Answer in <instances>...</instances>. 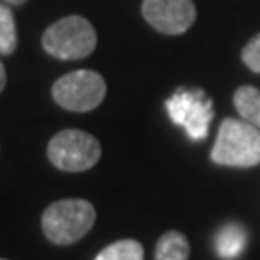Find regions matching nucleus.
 Returning <instances> with one entry per match:
<instances>
[{
  "instance_id": "obj_1",
  "label": "nucleus",
  "mask_w": 260,
  "mask_h": 260,
  "mask_svg": "<svg viewBox=\"0 0 260 260\" xmlns=\"http://www.w3.org/2000/svg\"><path fill=\"white\" fill-rule=\"evenodd\" d=\"M96 220L94 206L85 199H62L43 212V233L54 245H72L93 230Z\"/></svg>"
},
{
  "instance_id": "obj_2",
  "label": "nucleus",
  "mask_w": 260,
  "mask_h": 260,
  "mask_svg": "<svg viewBox=\"0 0 260 260\" xmlns=\"http://www.w3.org/2000/svg\"><path fill=\"white\" fill-rule=\"evenodd\" d=\"M220 166L252 168L260 164V129L245 120L228 118L220 123L218 137L210 152Z\"/></svg>"
},
{
  "instance_id": "obj_3",
  "label": "nucleus",
  "mask_w": 260,
  "mask_h": 260,
  "mask_svg": "<svg viewBox=\"0 0 260 260\" xmlns=\"http://www.w3.org/2000/svg\"><path fill=\"white\" fill-rule=\"evenodd\" d=\"M41 43L58 60H83L96 48V31L83 16H66L45 29Z\"/></svg>"
},
{
  "instance_id": "obj_4",
  "label": "nucleus",
  "mask_w": 260,
  "mask_h": 260,
  "mask_svg": "<svg viewBox=\"0 0 260 260\" xmlns=\"http://www.w3.org/2000/svg\"><path fill=\"white\" fill-rule=\"evenodd\" d=\"M47 156L62 172H87L103 156L99 139L81 129H64L48 141Z\"/></svg>"
},
{
  "instance_id": "obj_5",
  "label": "nucleus",
  "mask_w": 260,
  "mask_h": 260,
  "mask_svg": "<svg viewBox=\"0 0 260 260\" xmlns=\"http://www.w3.org/2000/svg\"><path fill=\"white\" fill-rule=\"evenodd\" d=\"M106 96V81L94 70H77L58 77L52 85L56 104L70 112H91Z\"/></svg>"
},
{
  "instance_id": "obj_6",
  "label": "nucleus",
  "mask_w": 260,
  "mask_h": 260,
  "mask_svg": "<svg viewBox=\"0 0 260 260\" xmlns=\"http://www.w3.org/2000/svg\"><path fill=\"white\" fill-rule=\"evenodd\" d=\"M143 18L164 35H181L195 23L193 0H143Z\"/></svg>"
},
{
  "instance_id": "obj_7",
  "label": "nucleus",
  "mask_w": 260,
  "mask_h": 260,
  "mask_svg": "<svg viewBox=\"0 0 260 260\" xmlns=\"http://www.w3.org/2000/svg\"><path fill=\"white\" fill-rule=\"evenodd\" d=\"M203 93H187L179 91L170 101H168V112L170 118L176 121L177 125H183L193 139H205L208 121L214 118L212 104L206 99L201 101Z\"/></svg>"
},
{
  "instance_id": "obj_8",
  "label": "nucleus",
  "mask_w": 260,
  "mask_h": 260,
  "mask_svg": "<svg viewBox=\"0 0 260 260\" xmlns=\"http://www.w3.org/2000/svg\"><path fill=\"white\" fill-rule=\"evenodd\" d=\"M233 104L245 121L260 129V91L252 85H241L233 94Z\"/></svg>"
},
{
  "instance_id": "obj_9",
  "label": "nucleus",
  "mask_w": 260,
  "mask_h": 260,
  "mask_svg": "<svg viewBox=\"0 0 260 260\" xmlns=\"http://www.w3.org/2000/svg\"><path fill=\"white\" fill-rule=\"evenodd\" d=\"M191 247L183 233L166 232L156 243L154 260H189Z\"/></svg>"
},
{
  "instance_id": "obj_10",
  "label": "nucleus",
  "mask_w": 260,
  "mask_h": 260,
  "mask_svg": "<svg viewBox=\"0 0 260 260\" xmlns=\"http://www.w3.org/2000/svg\"><path fill=\"white\" fill-rule=\"evenodd\" d=\"M247 235L245 230L237 223H228L216 235V251L222 258H235L245 249Z\"/></svg>"
},
{
  "instance_id": "obj_11",
  "label": "nucleus",
  "mask_w": 260,
  "mask_h": 260,
  "mask_svg": "<svg viewBox=\"0 0 260 260\" xmlns=\"http://www.w3.org/2000/svg\"><path fill=\"white\" fill-rule=\"evenodd\" d=\"M145 251L143 245L135 239H121L108 245L106 249L96 254L94 260H143Z\"/></svg>"
},
{
  "instance_id": "obj_12",
  "label": "nucleus",
  "mask_w": 260,
  "mask_h": 260,
  "mask_svg": "<svg viewBox=\"0 0 260 260\" xmlns=\"http://www.w3.org/2000/svg\"><path fill=\"white\" fill-rule=\"evenodd\" d=\"M18 48V29L10 6L0 4V56H12Z\"/></svg>"
},
{
  "instance_id": "obj_13",
  "label": "nucleus",
  "mask_w": 260,
  "mask_h": 260,
  "mask_svg": "<svg viewBox=\"0 0 260 260\" xmlns=\"http://www.w3.org/2000/svg\"><path fill=\"white\" fill-rule=\"evenodd\" d=\"M243 64L247 66L249 70H252L254 74H260V33L245 45L241 52Z\"/></svg>"
},
{
  "instance_id": "obj_14",
  "label": "nucleus",
  "mask_w": 260,
  "mask_h": 260,
  "mask_svg": "<svg viewBox=\"0 0 260 260\" xmlns=\"http://www.w3.org/2000/svg\"><path fill=\"white\" fill-rule=\"evenodd\" d=\"M4 87H6V70H4L2 60H0V93L4 91Z\"/></svg>"
},
{
  "instance_id": "obj_15",
  "label": "nucleus",
  "mask_w": 260,
  "mask_h": 260,
  "mask_svg": "<svg viewBox=\"0 0 260 260\" xmlns=\"http://www.w3.org/2000/svg\"><path fill=\"white\" fill-rule=\"evenodd\" d=\"M6 4H10V6H23L27 0H4Z\"/></svg>"
},
{
  "instance_id": "obj_16",
  "label": "nucleus",
  "mask_w": 260,
  "mask_h": 260,
  "mask_svg": "<svg viewBox=\"0 0 260 260\" xmlns=\"http://www.w3.org/2000/svg\"><path fill=\"white\" fill-rule=\"evenodd\" d=\"M0 260H6V258H0Z\"/></svg>"
}]
</instances>
